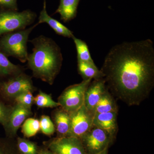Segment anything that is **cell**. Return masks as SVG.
Listing matches in <instances>:
<instances>
[{"label": "cell", "mask_w": 154, "mask_h": 154, "mask_svg": "<svg viewBox=\"0 0 154 154\" xmlns=\"http://www.w3.org/2000/svg\"><path fill=\"white\" fill-rule=\"evenodd\" d=\"M113 111L118 112V106L115 98L107 89L95 107L94 115Z\"/></svg>", "instance_id": "obj_16"}, {"label": "cell", "mask_w": 154, "mask_h": 154, "mask_svg": "<svg viewBox=\"0 0 154 154\" xmlns=\"http://www.w3.org/2000/svg\"><path fill=\"white\" fill-rule=\"evenodd\" d=\"M118 111L95 114L93 125L105 131L114 140L118 130L117 117Z\"/></svg>", "instance_id": "obj_12"}, {"label": "cell", "mask_w": 154, "mask_h": 154, "mask_svg": "<svg viewBox=\"0 0 154 154\" xmlns=\"http://www.w3.org/2000/svg\"><path fill=\"white\" fill-rule=\"evenodd\" d=\"M92 80H83L82 82L65 89L58 99L61 108L71 113L82 107L84 104L86 90Z\"/></svg>", "instance_id": "obj_6"}, {"label": "cell", "mask_w": 154, "mask_h": 154, "mask_svg": "<svg viewBox=\"0 0 154 154\" xmlns=\"http://www.w3.org/2000/svg\"><path fill=\"white\" fill-rule=\"evenodd\" d=\"M70 114L71 125L69 136L80 139L93 126L94 115L87 109L84 104Z\"/></svg>", "instance_id": "obj_9"}, {"label": "cell", "mask_w": 154, "mask_h": 154, "mask_svg": "<svg viewBox=\"0 0 154 154\" xmlns=\"http://www.w3.org/2000/svg\"><path fill=\"white\" fill-rule=\"evenodd\" d=\"M29 42L33 48L27 58L28 68L33 77L51 85L62 65L63 57L60 48L52 38L43 35Z\"/></svg>", "instance_id": "obj_2"}, {"label": "cell", "mask_w": 154, "mask_h": 154, "mask_svg": "<svg viewBox=\"0 0 154 154\" xmlns=\"http://www.w3.org/2000/svg\"><path fill=\"white\" fill-rule=\"evenodd\" d=\"M76 48L77 61L85 62L91 64H95L91 56L88 45L85 41L74 36L72 38Z\"/></svg>", "instance_id": "obj_19"}, {"label": "cell", "mask_w": 154, "mask_h": 154, "mask_svg": "<svg viewBox=\"0 0 154 154\" xmlns=\"http://www.w3.org/2000/svg\"><path fill=\"white\" fill-rule=\"evenodd\" d=\"M0 154H22L17 144L15 138L0 137Z\"/></svg>", "instance_id": "obj_23"}, {"label": "cell", "mask_w": 154, "mask_h": 154, "mask_svg": "<svg viewBox=\"0 0 154 154\" xmlns=\"http://www.w3.org/2000/svg\"><path fill=\"white\" fill-rule=\"evenodd\" d=\"M38 154H54L49 150L46 147L43 146L38 147Z\"/></svg>", "instance_id": "obj_28"}, {"label": "cell", "mask_w": 154, "mask_h": 154, "mask_svg": "<svg viewBox=\"0 0 154 154\" xmlns=\"http://www.w3.org/2000/svg\"><path fill=\"white\" fill-rule=\"evenodd\" d=\"M43 146L54 154H87L81 139L73 137H57L44 141Z\"/></svg>", "instance_id": "obj_8"}, {"label": "cell", "mask_w": 154, "mask_h": 154, "mask_svg": "<svg viewBox=\"0 0 154 154\" xmlns=\"http://www.w3.org/2000/svg\"><path fill=\"white\" fill-rule=\"evenodd\" d=\"M52 118L57 137L69 136L70 129V114L60 108L53 112Z\"/></svg>", "instance_id": "obj_14"}, {"label": "cell", "mask_w": 154, "mask_h": 154, "mask_svg": "<svg viewBox=\"0 0 154 154\" xmlns=\"http://www.w3.org/2000/svg\"><path fill=\"white\" fill-rule=\"evenodd\" d=\"M32 115L31 109L14 103L11 114L3 128L6 137L15 138L19 128L28 117Z\"/></svg>", "instance_id": "obj_10"}, {"label": "cell", "mask_w": 154, "mask_h": 154, "mask_svg": "<svg viewBox=\"0 0 154 154\" xmlns=\"http://www.w3.org/2000/svg\"><path fill=\"white\" fill-rule=\"evenodd\" d=\"M40 131L43 134L51 136L55 132L54 124L50 117L47 115L42 116L39 120Z\"/></svg>", "instance_id": "obj_24"}, {"label": "cell", "mask_w": 154, "mask_h": 154, "mask_svg": "<svg viewBox=\"0 0 154 154\" xmlns=\"http://www.w3.org/2000/svg\"><path fill=\"white\" fill-rule=\"evenodd\" d=\"M0 5L9 10L18 11L17 0H0Z\"/></svg>", "instance_id": "obj_27"}, {"label": "cell", "mask_w": 154, "mask_h": 154, "mask_svg": "<svg viewBox=\"0 0 154 154\" xmlns=\"http://www.w3.org/2000/svg\"><path fill=\"white\" fill-rule=\"evenodd\" d=\"M21 66L12 63L2 52L0 51V77L10 78L24 72Z\"/></svg>", "instance_id": "obj_17"}, {"label": "cell", "mask_w": 154, "mask_h": 154, "mask_svg": "<svg viewBox=\"0 0 154 154\" xmlns=\"http://www.w3.org/2000/svg\"><path fill=\"white\" fill-rule=\"evenodd\" d=\"M78 70L83 80L96 79L103 77V74L96 67L95 64L77 61Z\"/></svg>", "instance_id": "obj_18"}, {"label": "cell", "mask_w": 154, "mask_h": 154, "mask_svg": "<svg viewBox=\"0 0 154 154\" xmlns=\"http://www.w3.org/2000/svg\"><path fill=\"white\" fill-rule=\"evenodd\" d=\"M36 88L33 85L31 77L24 72L0 81V98L7 104L14 102V99L23 92L33 93Z\"/></svg>", "instance_id": "obj_4"}, {"label": "cell", "mask_w": 154, "mask_h": 154, "mask_svg": "<svg viewBox=\"0 0 154 154\" xmlns=\"http://www.w3.org/2000/svg\"><path fill=\"white\" fill-rule=\"evenodd\" d=\"M36 17V13L30 10L21 12L11 10L0 11V36L25 29L33 24Z\"/></svg>", "instance_id": "obj_5"}, {"label": "cell", "mask_w": 154, "mask_h": 154, "mask_svg": "<svg viewBox=\"0 0 154 154\" xmlns=\"http://www.w3.org/2000/svg\"><path fill=\"white\" fill-rule=\"evenodd\" d=\"M80 139L87 154L99 153L109 148L114 140L105 131L94 125Z\"/></svg>", "instance_id": "obj_7"}, {"label": "cell", "mask_w": 154, "mask_h": 154, "mask_svg": "<svg viewBox=\"0 0 154 154\" xmlns=\"http://www.w3.org/2000/svg\"><path fill=\"white\" fill-rule=\"evenodd\" d=\"M38 19L37 23L38 25L46 23L58 35L69 38H72L75 36L73 32L66 26L48 15L46 11V0H44L43 8L40 12Z\"/></svg>", "instance_id": "obj_13"}, {"label": "cell", "mask_w": 154, "mask_h": 154, "mask_svg": "<svg viewBox=\"0 0 154 154\" xmlns=\"http://www.w3.org/2000/svg\"><path fill=\"white\" fill-rule=\"evenodd\" d=\"M13 108V104H7L0 98V124L5 125Z\"/></svg>", "instance_id": "obj_26"}, {"label": "cell", "mask_w": 154, "mask_h": 154, "mask_svg": "<svg viewBox=\"0 0 154 154\" xmlns=\"http://www.w3.org/2000/svg\"><path fill=\"white\" fill-rule=\"evenodd\" d=\"M106 88L129 106L139 105L154 86V47L150 39L112 48L100 69Z\"/></svg>", "instance_id": "obj_1"}, {"label": "cell", "mask_w": 154, "mask_h": 154, "mask_svg": "<svg viewBox=\"0 0 154 154\" xmlns=\"http://www.w3.org/2000/svg\"><path fill=\"white\" fill-rule=\"evenodd\" d=\"M108 148H107L105 149L104 150L100 152V153H99L98 154H108Z\"/></svg>", "instance_id": "obj_29"}, {"label": "cell", "mask_w": 154, "mask_h": 154, "mask_svg": "<svg viewBox=\"0 0 154 154\" xmlns=\"http://www.w3.org/2000/svg\"><path fill=\"white\" fill-rule=\"evenodd\" d=\"M80 0H60V5L55 14L60 15L64 22L71 21L76 17L77 9Z\"/></svg>", "instance_id": "obj_15"}, {"label": "cell", "mask_w": 154, "mask_h": 154, "mask_svg": "<svg viewBox=\"0 0 154 154\" xmlns=\"http://www.w3.org/2000/svg\"><path fill=\"white\" fill-rule=\"evenodd\" d=\"M17 144L22 154H38V146L36 143L21 137H17Z\"/></svg>", "instance_id": "obj_22"}, {"label": "cell", "mask_w": 154, "mask_h": 154, "mask_svg": "<svg viewBox=\"0 0 154 154\" xmlns=\"http://www.w3.org/2000/svg\"><path fill=\"white\" fill-rule=\"evenodd\" d=\"M107 90L103 78L92 81L86 90L84 105L87 109L94 115L96 105Z\"/></svg>", "instance_id": "obj_11"}, {"label": "cell", "mask_w": 154, "mask_h": 154, "mask_svg": "<svg viewBox=\"0 0 154 154\" xmlns=\"http://www.w3.org/2000/svg\"><path fill=\"white\" fill-rule=\"evenodd\" d=\"M39 131V120L36 118H28L23 122L21 131L25 137L28 138L36 135Z\"/></svg>", "instance_id": "obj_21"}, {"label": "cell", "mask_w": 154, "mask_h": 154, "mask_svg": "<svg viewBox=\"0 0 154 154\" xmlns=\"http://www.w3.org/2000/svg\"><path fill=\"white\" fill-rule=\"evenodd\" d=\"M34 98L33 93L30 91L23 92L15 97L14 103H17L31 109L32 105L34 104Z\"/></svg>", "instance_id": "obj_25"}, {"label": "cell", "mask_w": 154, "mask_h": 154, "mask_svg": "<svg viewBox=\"0 0 154 154\" xmlns=\"http://www.w3.org/2000/svg\"><path fill=\"white\" fill-rule=\"evenodd\" d=\"M38 23L29 28L6 33L0 38V51L7 57H13L23 63L26 62L28 55L27 42L31 32Z\"/></svg>", "instance_id": "obj_3"}, {"label": "cell", "mask_w": 154, "mask_h": 154, "mask_svg": "<svg viewBox=\"0 0 154 154\" xmlns=\"http://www.w3.org/2000/svg\"><path fill=\"white\" fill-rule=\"evenodd\" d=\"M34 104L39 108H55L60 107L58 102L53 99L49 94L40 91L34 98Z\"/></svg>", "instance_id": "obj_20"}]
</instances>
